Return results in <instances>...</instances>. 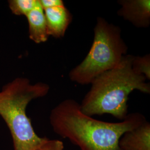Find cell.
Masks as SVG:
<instances>
[{
  "label": "cell",
  "mask_w": 150,
  "mask_h": 150,
  "mask_svg": "<svg viewBox=\"0 0 150 150\" xmlns=\"http://www.w3.org/2000/svg\"><path fill=\"white\" fill-rule=\"evenodd\" d=\"M146 120L139 113L128 114L120 122L97 120L82 112L80 103L74 99L60 102L50 116L54 132L80 150H119L118 141L122 134Z\"/></svg>",
  "instance_id": "obj_1"
},
{
  "label": "cell",
  "mask_w": 150,
  "mask_h": 150,
  "mask_svg": "<svg viewBox=\"0 0 150 150\" xmlns=\"http://www.w3.org/2000/svg\"><path fill=\"white\" fill-rule=\"evenodd\" d=\"M133 57L125 55L116 67L91 82V88L80 103L82 112L91 117L109 114L122 121L128 115L129 94L134 90L150 93V83L132 69Z\"/></svg>",
  "instance_id": "obj_2"
},
{
  "label": "cell",
  "mask_w": 150,
  "mask_h": 150,
  "mask_svg": "<svg viewBox=\"0 0 150 150\" xmlns=\"http://www.w3.org/2000/svg\"><path fill=\"white\" fill-rule=\"evenodd\" d=\"M50 86L43 82L31 84L27 78H16L0 91V116L10 131L14 150H34L46 137H40L34 131L26 114L28 104L47 95Z\"/></svg>",
  "instance_id": "obj_3"
},
{
  "label": "cell",
  "mask_w": 150,
  "mask_h": 150,
  "mask_svg": "<svg viewBox=\"0 0 150 150\" xmlns=\"http://www.w3.org/2000/svg\"><path fill=\"white\" fill-rule=\"evenodd\" d=\"M93 31L88 53L69 74L71 80L80 85L91 84L97 77L116 67L127 52V46L117 26L98 17Z\"/></svg>",
  "instance_id": "obj_4"
},
{
  "label": "cell",
  "mask_w": 150,
  "mask_h": 150,
  "mask_svg": "<svg viewBox=\"0 0 150 150\" xmlns=\"http://www.w3.org/2000/svg\"><path fill=\"white\" fill-rule=\"evenodd\" d=\"M118 16L137 28H147L150 25V0H120Z\"/></svg>",
  "instance_id": "obj_5"
},
{
  "label": "cell",
  "mask_w": 150,
  "mask_h": 150,
  "mask_svg": "<svg viewBox=\"0 0 150 150\" xmlns=\"http://www.w3.org/2000/svg\"><path fill=\"white\" fill-rule=\"evenodd\" d=\"M48 36L56 38L64 37L72 21V15L65 7L59 6L43 10Z\"/></svg>",
  "instance_id": "obj_6"
},
{
  "label": "cell",
  "mask_w": 150,
  "mask_h": 150,
  "mask_svg": "<svg viewBox=\"0 0 150 150\" xmlns=\"http://www.w3.org/2000/svg\"><path fill=\"white\" fill-rule=\"evenodd\" d=\"M119 150H150V123L146 120L125 132L118 141Z\"/></svg>",
  "instance_id": "obj_7"
},
{
  "label": "cell",
  "mask_w": 150,
  "mask_h": 150,
  "mask_svg": "<svg viewBox=\"0 0 150 150\" xmlns=\"http://www.w3.org/2000/svg\"><path fill=\"white\" fill-rule=\"evenodd\" d=\"M28 23L29 38L36 43L46 42L48 35L43 9L38 4L26 16Z\"/></svg>",
  "instance_id": "obj_8"
},
{
  "label": "cell",
  "mask_w": 150,
  "mask_h": 150,
  "mask_svg": "<svg viewBox=\"0 0 150 150\" xmlns=\"http://www.w3.org/2000/svg\"><path fill=\"white\" fill-rule=\"evenodd\" d=\"M38 4V0H10L9 7L12 12L17 16H26Z\"/></svg>",
  "instance_id": "obj_9"
},
{
  "label": "cell",
  "mask_w": 150,
  "mask_h": 150,
  "mask_svg": "<svg viewBox=\"0 0 150 150\" xmlns=\"http://www.w3.org/2000/svg\"><path fill=\"white\" fill-rule=\"evenodd\" d=\"M132 67L134 72L137 74L144 76L147 80H150V54H147L142 56H134Z\"/></svg>",
  "instance_id": "obj_10"
},
{
  "label": "cell",
  "mask_w": 150,
  "mask_h": 150,
  "mask_svg": "<svg viewBox=\"0 0 150 150\" xmlns=\"http://www.w3.org/2000/svg\"><path fill=\"white\" fill-rule=\"evenodd\" d=\"M34 150H64V145L62 141L59 139H47Z\"/></svg>",
  "instance_id": "obj_11"
},
{
  "label": "cell",
  "mask_w": 150,
  "mask_h": 150,
  "mask_svg": "<svg viewBox=\"0 0 150 150\" xmlns=\"http://www.w3.org/2000/svg\"><path fill=\"white\" fill-rule=\"evenodd\" d=\"M39 3L43 10L52 8L54 7L64 6V2L62 0H38Z\"/></svg>",
  "instance_id": "obj_12"
}]
</instances>
